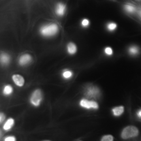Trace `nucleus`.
I'll return each mask as SVG.
<instances>
[{
    "label": "nucleus",
    "instance_id": "obj_1",
    "mask_svg": "<svg viewBox=\"0 0 141 141\" xmlns=\"http://www.w3.org/2000/svg\"><path fill=\"white\" fill-rule=\"evenodd\" d=\"M59 32V26L54 22L48 23L42 26L39 29L40 34L45 37H51L58 34Z\"/></svg>",
    "mask_w": 141,
    "mask_h": 141
},
{
    "label": "nucleus",
    "instance_id": "obj_2",
    "mask_svg": "<svg viewBox=\"0 0 141 141\" xmlns=\"http://www.w3.org/2000/svg\"><path fill=\"white\" fill-rule=\"evenodd\" d=\"M139 133V129L133 125H129L125 127L121 133V137L123 139H129L138 136Z\"/></svg>",
    "mask_w": 141,
    "mask_h": 141
},
{
    "label": "nucleus",
    "instance_id": "obj_3",
    "mask_svg": "<svg viewBox=\"0 0 141 141\" xmlns=\"http://www.w3.org/2000/svg\"><path fill=\"white\" fill-rule=\"evenodd\" d=\"M43 99V93L41 89H37L32 92L29 98V103L33 107H38L41 105Z\"/></svg>",
    "mask_w": 141,
    "mask_h": 141
},
{
    "label": "nucleus",
    "instance_id": "obj_4",
    "mask_svg": "<svg viewBox=\"0 0 141 141\" xmlns=\"http://www.w3.org/2000/svg\"><path fill=\"white\" fill-rule=\"evenodd\" d=\"M79 105L82 108L86 109H95L99 108V105L97 102L94 101H89L86 99H82L79 102Z\"/></svg>",
    "mask_w": 141,
    "mask_h": 141
},
{
    "label": "nucleus",
    "instance_id": "obj_5",
    "mask_svg": "<svg viewBox=\"0 0 141 141\" xmlns=\"http://www.w3.org/2000/svg\"><path fill=\"white\" fill-rule=\"evenodd\" d=\"M32 56L29 54H24L20 56L18 59V63L21 66H25L32 62Z\"/></svg>",
    "mask_w": 141,
    "mask_h": 141
},
{
    "label": "nucleus",
    "instance_id": "obj_6",
    "mask_svg": "<svg viewBox=\"0 0 141 141\" xmlns=\"http://www.w3.org/2000/svg\"><path fill=\"white\" fill-rule=\"evenodd\" d=\"M67 7L63 3H58L55 7V13L59 17H63L66 14Z\"/></svg>",
    "mask_w": 141,
    "mask_h": 141
},
{
    "label": "nucleus",
    "instance_id": "obj_7",
    "mask_svg": "<svg viewBox=\"0 0 141 141\" xmlns=\"http://www.w3.org/2000/svg\"><path fill=\"white\" fill-rule=\"evenodd\" d=\"M12 80L14 84L18 87H22L25 84V79L22 75L19 74H14L12 76Z\"/></svg>",
    "mask_w": 141,
    "mask_h": 141
},
{
    "label": "nucleus",
    "instance_id": "obj_8",
    "mask_svg": "<svg viewBox=\"0 0 141 141\" xmlns=\"http://www.w3.org/2000/svg\"><path fill=\"white\" fill-rule=\"evenodd\" d=\"M67 51L69 55H74L77 52V45L73 42H70L67 45Z\"/></svg>",
    "mask_w": 141,
    "mask_h": 141
},
{
    "label": "nucleus",
    "instance_id": "obj_9",
    "mask_svg": "<svg viewBox=\"0 0 141 141\" xmlns=\"http://www.w3.org/2000/svg\"><path fill=\"white\" fill-rule=\"evenodd\" d=\"M11 61L10 56L7 53H1L0 54V62L3 66H7Z\"/></svg>",
    "mask_w": 141,
    "mask_h": 141
},
{
    "label": "nucleus",
    "instance_id": "obj_10",
    "mask_svg": "<svg viewBox=\"0 0 141 141\" xmlns=\"http://www.w3.org/2000/svg\"><path fill=\"white\" fill-rule=\"evenodd\" d=\"M14 123H15V122H14V119L12 118H9L5 122L3 126V130H5V131H9V130H11L13 128V126L14 125Z\"/></svg>",
    "mask_w": 141,
    "mask_h": 141
},
{
    "label": "nucleus",
    "instance_id": "obj_11",
    "mask_svg": "<svg viewBox=\"0 0 141 141\" xmlns=\"http://www.w3.org/2000/svg\"><path fill=\"white\" fill-rule=\"evenodd\" d=\"M112 112L114 116H116V117H118V116H121L123 113V112H124V107L123 106L116 107L112 108Z\"/></svg>",
    "mask_w": 141,
    "mask_h": 141
},
{
    "label": "nucleus",
    "instance_id": "obj_12",
    "mask_svg": "<svg viewBox=\"0 0 141 141\" xmlns=\"http://www.w3.org/2000/svg\"><path fill=\"white\" fill-rule=\"evenodd\" d=\"M62 76L64 79L69 80L73 76V70L68 69H65L63 70L62 73Z\"/></svg>",
    "mask_w": 141,
    "mask_h": 141
},
{
    "label": "nucleus",
    "instance_id": "obj_13",
    "mask_svg": "<svg viewBox=\"0 0 141 141\" xmlns=\"http://www.w3.org/2000/svg\"><path fill=\"white\" fill-rule=\"evenodd\" d=\"M13 93V88L11 85L7 84L4 86L3 89V93L5 96H9Z\"/></svg>",
    "mask_w": 141,
    "mask_h": 141
},
{
    "label": "nucleus",
    "instance_id": "obj_14",
    "mask_svg": "<svg viewBox=\"0 0 141 141\" xmlns=\"http://www.w3.org/2000/svg\"><path fill=\"white\" fill-rule=\"evenodd\" d=\"M124 8L125 10L126 11L130 13H133V12H135V10H136L135 7H134L133 5H131V4H127V5H125Z\"/></svg>",
    "mask_w": 141,
    "mask_h": 141
},
{
    "label": "nucleus",
    "instance_id": "obj_15",
    "mask_svg": "<svg viewBox=\"0 0 141 141\" xmlns=\"http://www.w3.org/2000/svg\"><path fill=\"white\" fill-rule=\"evenodd\" d=\"M107 29L110 32H113L117 28V24L114 22H109L107 24Z\"/></svg>",
    "mask_w": 141,
    "mask_h": 141
},
{
    "label": "nucleus",
    "instance_id": "obj_16",
    "mask_svg": "<svg viewBox=\"0 0 141 141\" xmlns=\"http://www.w3.org/2000/svg\"><path fill=\"white\" fill-rule=\"evenodd\" d=\"M114 137L111 135H104L101 138V141H113Z\"/></svg>",
    "mask_w": 141,
    "mask_h": 141
},
{
    "label": "nucleus",
    "instance_id": "obj_17",
    "mask_svg": "<svg viewBox=\"0 0 141 141\" xmlns=\"http://www.w3.org/2000/svg\"><path fill=\"white\" fill-rule=\"evenodd\" d=\"M129 52L132 55H135V54H138L139 53V48L137 47H131L129 49Z\"/></svg>",
    "mask_w": 141,
    "mask_h": 141
},
{
    "label": "nucleus",
    "instance_id": "obj_18",
    "mask_svg": "<svg viewBox=\"0 0 141 141\" xmlns=\"http://www.w3.org/2000/svg\"><path fill=\"white\" fill-rule=\"evenodd\" d=\"M89 25V20L87 18H84L82 19L81 21V26L83 28H87Z\"/></svg>",
    "mask_w": 141,
    "mask_h": 141
},
{
    "label": "nucleus",
    "instance_id": "obj_19",
    "mask_svg": "<svg viewBox=\"0 0 141 141\" xmlns=\"http://www.w3.org/2000/svg\"><path fill=\"white\" fill-rule=\"evenodd\" d=\"M105 53L107 56H112L113 54V51L111 47H107L105 48Z\"/></svg>",
    "mask_w": 141,
    "mask_h": 141
},
{
    "label": "nucleus",
    "instance_id": "obj_20",
    "mask_svg": "<svg viewBox=\"0 0 141 141\" xmlns=\"http://www.w3.org/2000/svg\"><path fill=\"white\" fill-rule=\"evenodd\" d=\"M4 141H17V139L14 136H8L5 137Z\"/></svg>",
    "mask_w": 141,
    "mask_h": 141
},
{
    "label": "nucleus",
    "instance_id": "obj_21",
    "mask_svg": "<svg viewBox=\"0 0 141 141\" xmlns=\"http://www.w3.org/2000/svg\"><path fill=\"white\" fill-rule=\"evenodd\" d=\"M5 115L3 113H1L0 112V123H2L5 120Z\"/></svg>",
    "mask_w": 141,
    "mask_h": 141
},
{
    "label": "nucleus",
    "instance_id": "obj_22",
    "mask_svg": "<svg viewBox=\"0 0 141 141\" xmlns=\"http://www.w3.org/2000/svg\"><path fill=\"white\" fill-rule=\"evenodd\" d=\"M137 116L141 118V110H139L137 112Z\"/></svg>",
    "mask_w": 141,
    "mask_h": 141
},
{
    "label": "nucleus",
    "instance_id": "obj_23",
    "mask_svg": "<svg viewBox=\"0 0 141 141\" xmlns=\"http://www.w3.org/2000/svg\"><path fill=\"white\" fill-rule=\"evenodd\" d=\"M1 136H2V133H1V130H0V139H1Z\"/></svg>",
    "mask_w": 141,
    "mask_h": 141
},
{
    "label": "nucleus",
    "instance_id": "obj_24",
    "mask_svg": "<svg viewBox=\"0 0 141 141\" xmlns=\"http://www.w3.org/2000/svg\"><path fill=\"white\" fill-rule=\"evenodd\" d=\"M139 14H140V17H141V11H140V13H139Z\"/></svg>",
    "mask_w": 141,
    "mask_h": 141
},
{
    "label": "nucleus",
    "instance_id": "obj_25",
    "mask_svg": "<svg viewBox=\"0 0 141 141\" xmlns=\"http://www.w3.org/2000/svg\"><path fill=\"white\" fill-rule=\"evenodd\" d=\"M44 141H50V140H44Z\"/></svg>",
    "mask_w": 141,
    "mask_h": 141
}]
</instances>
